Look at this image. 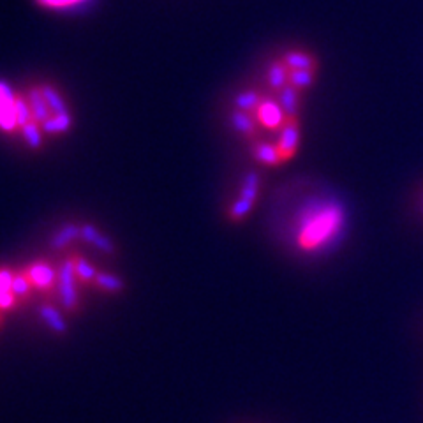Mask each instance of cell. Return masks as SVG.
I'll return each instance as SVG.
<instances>
[{"instance_id":"obj_20","label":"cell","mask_w":423,"mask_h":423,"mask_svg":"<svg viewBox=\"0 0 423 423\" xmlns=\"http://www.w3.org/2000/svg\"><path fill=\"white\" fill-rule=\"evenodd\" d=\"M316 76H318V71L314 69H289L287 74V85L295 87L300 92L302 90L311 89L316 82Z\"/></svg>"},{"instance_id":"obj_14","label":"cell","mask_w":423,"mask_h":423,"mask_svg":"<svg viewBox=\"0 0 423 423\" xmlns=\"http://www.w3.org/2000/svg\"><path fill=\"white\" fill-rule=\"evenodd\" d=\"M71 260H73V267H74V272H76V277H78L80 284H83V286H93V282H96V277H98V268L93 267L92 263H90L87 258H83L82 254L74 253L69 254Z\"/></svg>"},{"instance_id":"obj_7","label":"cell","mask_w":423,"mask_h":423,"mask_svg":"<svg viewBox=\"0 0 423 423\" xmlns=\"http://www.w3.org/2000/svg\"><path fill=\"white\" fill-rule=\"evenodd\" d=\"M258 124L263 125L268 131H276V129L282 127L284 120H286V113H284L282 106L279 101L272 98H263V101L258 106L256 113H254Z\"/></svg>"},{"instance_id":"obj_18","label":"cell","mask_w":423,"mask_h":423,"mask_svg":"<svg viewBox=\"0 0 423 423\" xmlns=\"http://www.w3.org/2000/svg\"><path fill=\"white\" fill-rule=\"evenodd\" d=\"M39 316L43 318V321L50 326L51 330L57 332V334H66L67 332V325L64 321L62 314L55 305L51 303H43L39 309Z\"/></svg>"},{"instance_id":"obj_15","label":"cell","mask_w":423,"mask_h":423,"mask_svg":"<svg viewBox=\"0 0 423 423\" xmlns=\"http://www.w3.org/2000/svg\"><path fill=\"white\" fill-rule=\"evenodd\" d=\"M287 74H289V67L286 66V62L280 57L279 59H273L267 71V82L270 89L280 92L287 85Z\"/></svg>"},{"instance_id":"obj_12","label":"cell","mask_w":423,"mask_h":423,"mask_svg":"<svg viewBox=\"0 0 423 423\" xmlns=\"http://www.w3.org/2000/svg\"><path fill=\"white\" fill-rule=\"evenodd\" d=\"M27 98H28V102H30L32 117H34L35 122L43 124L44 120H48V118L51 117V111L46 105V99H44L43 90H41V85L28 89Z\"/></svg>"},{"instance_id":"obj_24","label":"cell","mask_w":423,"mask_h":423,"mask_svg":"<svg viewBox=\"0 0 423 423\" xmlns=\"http://www.w3.org/2000/svg\"><path fill=\"white\" fill-rule=\"evenodd\" d=\"M93 286L99 287V289H102L105 293H120L122 289H124L125 284L120 277L113 276V273H108V272H101V270H99Z\"/></svg>"},{"instance_id":"obj_11","label":"cell","mask_w":423,"mask_h":423,"mask_svg":"<svg viewBox=\"0 0 423 423\" xmlns=\"http://www.w3.org/2000/svg\"><path fill=\"white\" fill-rule=\"evenodd\" d=\"M253 157L258 161V163L263 164V166H268V168H276L282 164L276 145L267 143V141H258V140L254 141Z\"/></svg>"},{"instance_id":"obj_19","label":"cell","mask_w":423,"mask_h":423,"mask_svg":"<svg viewBox=\"0 0 423 423\" xmlns=\"http://www.w3.org/2000/svg\"><path fill=\"white\" fill-rule=\"evenodd\" d=\"M41 90H43V96L44 99H46V105L48 108H50L51 115H60V113L69 111L66 101H64L62 98V93L59 92L57 87H53L51 83H43V85H41Z\"/></svg>"},{"instance_id":"obj_8","label":"cell","mask_w":423,"mask_h":423,"mask_svg":"<svg viewBox=\"0 0 423 423\" xmlns=\"http://www.w3.org/2000/svg\"><path fill=\"white\" fill-rule=\"evenodd\" d=\"M231 125H233L235 131L240 132L244 138H247V140L251 141H256L260 124H258L256 117H254L253 113L235 109V111L231 113Z\"/></svg>"},{"instance_id":"obj_4","label":"cell","mask_w":423,"mask_h":423,"mask_svg":"<svg viewBox=\"0 0 423 423\" xmlns=\"http://www.w3.org/2000/svg\"><path fill=\"white\" fill-rule=\"evenodd\" d=\"M25 276L30 280L32 287L37 291H43L46 295L57 293V284H59V268H55L48 261H34L24 270Z\"/></svg>"},{"instance_id":"obj_25","label":"cell","mask_w":423,"mask_h":423,"mask_svg":"<svg viewBox=\"0 0 423 423\" xmlns=\"http://www.w3.org/2000/svg\"><path fill=\"white\" fill-rule=\"evenodd\" d=\"M21 134H24L25 141H27L28 148H32V150H39L41 147H43V125L39 124V122H28L25 127H21Z\"/></svg>"},{"instance_id":"obj_26","label":"cell","mask_w":423,"mask_h":423,"mask_svg":"<svg viewBox=\"0 0 423 423\" xmlns=\"http://www.w3.org/2000/svg\"><path fill=\"white\" fill-rule=\"evenodd\" d=\"M32 291H34V287H32L30 280L25 276V272H16L15 280H12V293L16 295V298L20 300V303L25 302V300L30 298Z\"/></svg>"},{"instance_id":"obj_3","label":"cell","mask_w":423,"mask_h":423,"mask_svg":"<svg viewBox=\"0 0 423 423\" xmlns=\"http://www.w3.org/2000/svg\"><path fill=\"white\" fill-rule=\"evenodd\" d=\"M260 196V175L256 171H249L247 175L242 180V189L238 195L237 201L229 208V221L231 222H242L253 212L254 205Z\"/></svg>"},{"instance_id":"obj_23","label":"cell","mask_w":423,"mask_h":423,"mask_svg":"<svg viewBox=\"0 0 423 423\" xmlns=\"http://www.w3.org/2000/svg\"><path fill=\"white\" fill-rule=\"evenodd\" d=\"M261 101H263V96H261L258 90H244V92H240L237 96V99H235V105H237V109L253 113L254 115Z\"/></svg>"},{"instance_id":"obj_17","label":"cell","mask_w":423,"mask_h":423,"mask_svg":"<svg viewBox=\"0 0 423 423\" xmlns=\"http://www.w3.org/2000/svg\"><path fill=\"white\" fill-rule=\"evenodd\" d=\"M300 90L295 89L291 85H286L282 90L279 92V102L282 106L286 117L291 118H298L300 113Z\"/></svg>"},{"instance_id":"obj_2","label":"cell","mask_w":423,"mask_h":423,"mask_svg":"<svg viewBox=\"0 0 423 423\" xmlns=\"http://www.w3.org/2000/svg\"><path fill=\"white\" fill-rule=\"evenodd\" d=\"M78 282L80 280L76 277V272H74L73 260H71V256H67L59 264V284H57L59 300L67 314H78L80 311Z\"/></svg>"},{"instance_id":"obj_1","label":"cell","mask_w":423,"mask_h":423,"mask_svg":"<svg viewBox=\"0 0 423 423\" xmlns=\"http://www.w3.org/2000/svg\"><path fill=\"white\" fill-rule=\"evenodd\" d=\"M339 226H341V210L335 206L314 208L303 215L296 233V244L302 251H316L325 242H328V238L334 237Z\"/></svg>"},{"instance_id":"obj_9","label":"cell","mask_w":423,"mask_h":423,"mask_svg":"<svg viewBox=\"0 0 423 423\" xmlns=\"http://www.w3.org/2000/svg\"><path fill=\"white\" fill-rule=\"evenodd\" d=\"M82 240L93 245L98 251H101V253L105 254H115V251H117L111 238L106 237L102 231H99V229L93 224H90V222L82 224Z\"/></svg>"},{"instance_id":"obj_16","label":"cell","mask_w":423,"mask_h":423,"mask_svg":"<svg viewBox=\"0 0 423 423\" xmlns=\"http://www.w3.org/2000/svg\"><path fill=\"white\" fill-rule=\"evenodd\" d=\"M82 238V226L78 224H64L62 228L53 235L51 238V249L53 251H62L67 245L73 244L74 240H80Z\"/></svg>"},{"instance_id":"obj_6","label":"cell","mask_w":423,"mask_h":423,"mask_svg":"<svg viewBox=\"0 0 423 423\" xmlns=\"http://www.w3.org/2000/svg\"><path fill=\"white\" fill-rule=\"evenodd\" d=\"M15 96H16V90H12L8 82L0 80V131L4 132L18 131Z\"/></svg>"},{"instance_id":"obj_27","label":"cell","mask_w":423,"mask_h":423,"mask_svg":"<svg viewBox=\"0 0 423 423\" xmlns=\"http://www.w3.org/2000/svg\"><path fill=\"white\" fill-rule=\"evenodd\" d=\"M2 321H4V314L0 312V326H2Z\"/></svg>"},{"instance_id":"obj_22","label":"cell","mask_w":423,"mask_h":423,"mask_svg":"<svg viewBox=\"0 0 423 423\" xmlns=\"http://www.w3.org/2000/svg\"><path fill=\"white\" fill-rule=\"evenodd\" d=\"M15 102H16V120H18V131H21V127H25L28 122L34 120V117H32L30 102H28L27 93H24V92H16Z\"/></svg>"},{"instance_id":"obj_5","label":"cell","mask_w":423,"mask_h":423,"mask_svg":"<svg viewBox=\"0 0 423 423\" xmlns=\"http://www.w3.org/2000/svg\"><path fill=\"white\" fill-rule=\"evenodd\" d=\"M276 147H277V152H279V157H280V161H282V164L287 163V161H291L293 157L298 154V147H300L298 118L286 117L282 127H280V134H279V140H277Z\"/></svg>"},{"instance_id":"obj_21","label":"cell","mask_w":423,"mask_h":423,"mask_svg":"<svg viewBox=\"0 0 423 423\" xmlns=\"http://www.w3.org/2000/svg\"><path fill=\"white\" fill-rule=\"evenodd\" d=\"M41 125H43V131L46 134H64L73 127V117H71L69 111L60 113V115H51Z\"/></svg>"},{"instance_id":"obj_10","label":"cell","mask_w":423,"mask_h":423,"mask_svg":"<svg viewBox=\"0 0 423 423\" xmlns=\"http://www.w3.org/2000/svg\"><path fill=\"white\" fill-rule=\"evenodd\" d=\"M280 59L286 62V66L289 69H319V62L316 59V55L309 53V51L303 50H289L286 53H282Z\"/></svg>"},{"instance_id":"obj_13","label":"cell","mask_w":423,"mask_h":423,"mask_svg":"<svg viewBox=\"0 0 423 423\" xmlns=\"http://www.w3.org/2000/svg\"><path fill=\"white\" fill-rule=\"evenodd\" d=\"M32 2L48 12H71L85 8L93 0H32Z\"/></svg>"}]
</instances>
